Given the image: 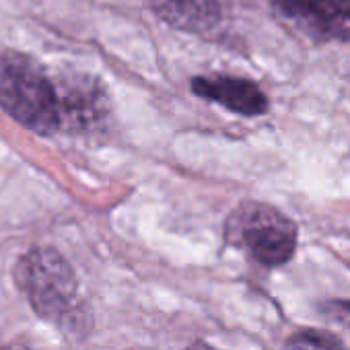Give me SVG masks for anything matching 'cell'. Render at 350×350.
Listing matches in <instances>:
<instances>
[{"mask_svg": "<svg viewBox=\"0 0 350 350\" xmlns=\"http://www.w3.org/2000/svg\"><path fill=\"white\" fill-rule=\"evenodd\" d=\"M0 107L31 132L42 136L60 132L56 83L27 54L13 50L0 54Z\"/></svg>", "mask_w": 350, "mask_h": 350, "instance_id": "cell-1", "label": "cell"}, {"mask_svg": "<svg viewBox=\"0 0 350 350\" xmlns=\"http://www.w3.org/2000/svg\"><path fill=\"white\" fill-rule=\"evenodd\" d=\"M225 239L245 252L258 266L274 270L286 266L299 247V225L280 208L247 200L227 219Z\"/></svg>", "mask_w": 350, "mask_h": 350, "instance_id": "cell-2", "label": "cell"}, {"mask_svg": "<svg viewBox=\"0 0 350 350\" xmlns=\"http://www.w3.org/2000/svg\"><path fill=\"white\" fill-rule=\"evenodd\" d=\"M15 282L31 309L44 319L68 323L81 311L79 280L72 266L52 247L27 252L15 266Z\"/></svg>", "mask_w": 350, "mask_h": 350, "instance_id": "cell-3", "label": "cell"}, {"mask_svg": "<svg viewBox=\"0 0 350 350\" xmlns=\"http://www.w3.org/2000/svg\"><path fill=\"white\" fill-rule=\"evenodd\" d=\"M272 11L315 46L350 42V0H272Z\"/></svg>", "mask_w": 350, "mask_h": 350, "instance_id": "cell-4", "label": "cell"}, {"mask_svg": "<svg viewBox=\"0 0 350 350\" xmlns=\"http://www.w3.org/2000/svg\"><path fill=\"white\" fill-rule=\"evenodd\" d=\"M56 83L60 130L85 134L99 130L111 111L103 83L89 75H62Z\"/></svg>", "mask_w": 350, "mask_h": 350, "instance_id": "cell-5", "label": "cell"}, {"mask_svg": "<svg viewBox=\"0 0 350 350\" xmlns=\"http://www.w3.org/2000/svg\"><path fill=\"white\" fill-rule=\"evenodd\" d=\"M192 91L208 101H215L243 118L268 113L270 99L256 81L231 75H208L192 79Z\"/></svg>", "mask_w": 350, "mask_h": 350, "instance_id": "cell-6", "label": "cell"}, {"mask_svg": "<svg viewBox=\"0 0 350 350\" xmlns=\"http://www.w3.org/2000/svg\"><path fill=\"white\" fill-rule=\"evenodd\" d=\"M154 15L173 29L208 33L223 17L221 0H150Z\"/></svg>", "mask_w": 350, "mask_h": 350, "instance_id": "cell-7", "label": "cell"}, {"mask_svg": "<svg viewBox=\"0 0 350 350\" xmlns=\"http://www.w3.org/2000/svg\"><path fill=\"white\" fill-rule=\"evenodd\" d=\"M284 350H348V348L344 340L332 329L301 327L286 338Z\"/></svg>", "mask_w": 350, "mask_h": 350, "instance_id": "cell-8", "label": "cell"}, {"mask_svg": "<svg viewBox=\"0 0 350 350\" xmlns=\"http://www.w3.org/2000/svg\"><path fill=\"white\" fill-rule=\"evenodd\" d=\"M317 313L336 325L350 327V299H325L317 303Z\"/></svg>", "mask_w": 350, "mask_h": 350, "instance_id": "cell-9", "label": "cell"}, {"mask_svg": "<svg viewBox=\"0 0 350 350\" xmlns=\"http://www.w3.org/2000/svg\"><path fill=\"white\" fill-rule=\"evenodd\" d=\"M186 350H217V348H213V346H208V344H204V342H194V344H190Z\"/></svg>", "mask_w": 350, "mask_h": 350, "instance_id": "cell-10", "label": "cell"}]
</instances>
